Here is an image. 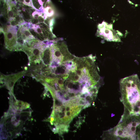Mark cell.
<instances>
[{
    "label": "cell",
    "mask_w": 140,
    "mask_h": 140,
    "mask_svg": "<svg viewBox=\"0 0 140 140\" xmlns=\"http://www.w3.org/2000/svg\"><path fill=\"white\" fill-rule=\"evenodd\" d=\"M120 101L124 107V113L131 115L140 116V80L134 74L120 81Z\"/></svg>",
    "instance_id": "cell-1"
},
{
    "label": "cell",
    "mask_w": 140,
    "mask_h": 140,
    "mask_svg": "<svg viewBox=\"0 0 140 140\" xmlns=\"http://www.w3.org/2000/svg\"><path fill=\"white\" fill-rule=\"evenodd\" d=\"M103 135L107 139H140V116L123 113L118 124L105 131Z\"/></svg>",
    "instance_id": "cell-2"
},
{
    "label": "cell",
    "mask_w": 140,
    "mask_h": 140,
    "mask_svg": "<svg viewBox=\"0 0 140 140\" xmlns=\"http://www.w3.org/2000/svg\"><path fill=\"white\" fill-rule=\"evenodd\" d=\"M24 51L27 54L30 61L35 63L41 60L42 54L48 45L42 41L36 39L30 40L24 44Z\"/></svg>",
    "instance_id": "cell-3"
},
{
    "label": "cell",
    "mask_w": 140,
    "mask_h": 140,
    "mask_svg": "<svg viewBox=\"0 0 140 140\" xmlns=\"http://www.w3.org/2000/svg\"><path fill=\"white\" fill-rule=\"evenodd\" d=\"M6 48L10 51L15 49L18 45V30L16 26L8 25L4 32Z\"/></svg>",
    "instance_id": "cell-4"
},
{
    "label": "cell",
    "mask_w": 140,
    "mask_h": 140,
    "mask_svg": "<svg viewBox=\"0 0 140 140\" xmlns=\"http://www.w3.org/2000/svg\"><path fill=\"white\" fill-rule=\"evenodd\" d=\"M110 26L104 22L99 24L98 26L97 36L107 41L120 42V37Z\"/></svg>",
    "instance_id": "cell-5"
},
{
    "label": "cell",
    "mask_w": 140,
    "mask_h": 140,
    "mask_svg": "<svg viewBox=\"0 0 140 140\" xmlns=\"http://www.w3.org/2000/svg\"><path fill=\"white\" fill-rule=\"evenodd\" d=\"M32 28L36 34L41 36L43 40H48L54 37L51 29L48 27L43 29L39 25L33 24Z\"/></svg>",
    "instance_id": "cell-6"
},
{
    "label": "cell",
    "mask_w": 140,
    "mask_h": 140,
    "mask_svg": "<svg viewBox=\"0 0 140 140\" xmlns=\"http://www.w3.org/2000/svg\"><path fill=\"white\" fill-rule=\"evenodd\" d=\"M18 29L19 37L23 42L24 44L32 40L35 39L34 36L30 32L28 27L21 25Z\"/></svg>",
    "instance_id": "cell-7"
},
{
    "label": "cell",
    "mask_w": 140,
    "mask_h": 140,
    "mask_svg": "<svg viewBox=\"0 0 140 140\" xmlns=\"http://www.w3.org/2000/svg\"><path fill=\"white\" fill-rule=\"evenodd\" d=\"M44 14L46 18L53 16L54 12L53 9L50 7H47L45 9Z\"/></svg>",
    "instance_id": "cell-8"
},
{
    "label": "cell",
    "mask_w": 140,
    "mask_h": 140,
    "mask_svg": "<svg viewBox=\"0 0 140 140\" xmlns=\"http://www.w3.org/2000/svg\"><path fill=\"white\" fill-rule=\"evenodd\" d=\"M20 1L26 5L35 8L32 4V0H21Z\"/></svg>",
    "instance_id": "cell-9"
},
{
    "label": "cell",
    "mask_w": 140,
    "mask_h": 140,
    "mask_svg": "<svg viewBox=\"0 0 140 140\" xmlns=\"http://www.w3.org/2000/svg\"><path fill=\"white\" fill-rule=\"evenodd\" d=\"M8 135L9 137H11L12 136L11 133L10 132H9L8 133Z\"/></svg>",
    "instance_id": "cell-10"
}]
</instances>
